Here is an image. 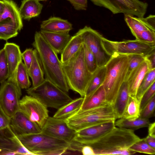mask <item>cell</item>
Here are the masks:
<instances>
[{
    "instance_id": "6da1fadb",
    "label": "cell",
    "mask_w": 155,
    "mask_h": 155,
    "mask_svg": "<svg viewBox=\"0 0 155 155\" xmlns=\"http://www.w3.org/2000/svg\"><path fill=\"white\" fill-rule=\"evenodd\" d=\"M134 130L115 126L105 134L86 145L93 149L94 155L134 154L129 148L140 140Z\"/></svg>"
},
{
    "instance_id": "7a4b0ae2",
    "label": "cell",
    "mask_w": 155,
    "mask_h": 155,
    "mask_svg": "<svg viewBox=\"0 0 155 155\" xmlns=\"http://www.w3.org/2000/svg\"><path fill=\"white\" fill-rule=\"evenodd\" d=\"M32 45L37 51L44 70L45 79L68 93L70 90L62 63L58 53L50 46L39 31H36Z\"/></svg>"
},
{
    "instance_id": "3957f363",
    "label": "cell",
    "mask_w": 155,
    "mask_h": 155,
    "mask_svg": "<svg viewBox=\"0 0 155 155\" xmlns=\"http://www.w3.org/2000/svg\"><path fill=\"white\" fill-rule=\"evenodd\" d=\"M17 137L23 146L33 155H59L66 154L68 150L73 151L72 142L56 139L41 133Z\"/></svg>"
},
{
    "instance_id": "277c9868",
    "label": "cell",
    "mask_w": 155,
    "mask_h": 155,
    "mask_svg": "<svg viewBox=\"0 0 155 155\" xmlns=\"http://www.w3.org/2000/svg\"><path fill=\"white\" fill-rule=\"evenodd\" d=\"M128 55L115 54L105 65L106 73L102 84L107 102L114 105L119 90L125 81L128 66Z\"/></svg>"
},
{
    "instance_id": "5b68a950",
    "label": "cell",
    "mask_w": 155,
    "mask_h": 155,
    "mask_svg": "<svg viewBox=\"0 0 155 155\" xmlns=\"http://www.w3.org/2000/svg\"><path fill=\"white\" fill-rule=\"evenodd\" d=\"M62 65L70 89L84 97L92 74L89 71L85 63L83 45L72 57Z\"/></svg>"
},
{
    "instance_id": "8992f818",
    "label": "cell",
    "mask_w": 155,
    "mask_h": 155,
    "mask_svg": "<svg viewBox=\"0 0 155 155\" xmlns=\"http://www.w3.org/2000/svg\"><path fill=\"white\" fill-rule=\"evenodd\" d=\"M118 119L114 105L107 103L96 108L82 110L65 119L68 125L77 132L84 128L96 124Z\"/></svg>"
},
{
    "instance_id": "52a82bcc",
    "label": "cell",
    "mask_w": 155,
    "mask_h": 155,
    "mask_svg": "<svg viewBox=\"0 0 155 155\" xmlns=\"http://www.w3.org/2000/svg\"><path fill=\"white\" fill-rule=\"evenodd\" d=\"M27 93L39 100L47 108L58 109L73 99L67 93L45 79L38 86L26 90Z\"/></svg>"
},
{
    "instance_id": "ba28073f",
    "label": "cell",
    "mask_w": 155,
    "mask_h": 155,
    "mask_svg": "<svg viewBox=\"0 0 155 155\" xmlns=\"http://www.w3.org/2000/svg\"><path fill=\"white\" fill-rule=\"evenodd\" d=\"M1 84L0 107L11 118L19 110L22 95L21 88L16 79V70L7 80Z\"/></svg>"
},
{
    "instance_id": "9c48e42d",
    "label": "cell",
    "mask_w": 155,
    "mask_h": 155,
    "mask_svg": "<svg viewBox=\"0 0 155 155\" xmlns=\"http://www.w3.org/2000/svg\"><path fill=\"white\" fill-rule=\"evenodd\" d=\"M102 40L105 48L111 55L115 54H137L145 57L155 50V44L145 43L136 39L116 41L103 37Z\"/></svg>"
},
{
    "instance_id": "30bf717a",
    "label": "cell",
    "mask_w": 155,
    "mask_h": 155,
    "mask_svg": "<svg viewBox=\"0 0 155 155\" xmlns=\"http://www.w3.org/2000/svg\"><path fill=\"white\" fill-rule=\"evenodd\" d=\"M76 33L94 55L98 68L106 65L112 57L104 45L102 36L90 27L85 26Z\"/></svg>"
},
{
    "instance_id": "8fae6325",
    "label": "cell",
    "mask_w": 155,
    "mask_h": 155,
    "mask_svg": "<svg viewBox=\"0 0 155 155\" xmlns=\"http://www.w3.org/2000/svg\"><path fill=\"white\" fill-rule=\"evenodd\" d=\"M95 5L105 8L113 14L122 13L143 18L148 4L140 0H90Z\"/></svg>"
},
{
    "instance_id": "7c38bea8",
    "label": "cell",
    "mask_w": 155,
    "mask_h": 155,
    "mask_svg": "<svg viewBox=\"0 0 155 155\" xmlns=\"http://www.w3.org/2000/svg\"><path fill=\"white\" fill-rule=\"evenodd\" d=\"M19 110L41 129L49 117L48 108L38 99L30 95H25L20 99Z\"/></svg>"
},
{
    "instance_id": "4fadbf2b",
    "label": "cell",
    "mask_w": 155,
    "mask_h": 155,
    "mask_svg": "<svg viewBox=\"0 0 155 155\" xmlns=\"http://www.w3.org/2000/svg\"><path fill=\"white\" fill-rule=\"evenodd\" d=\"M65 119L49 116L41 129V133L56 139L72 143L76 131L68 125Z\"/></svg>"
},
{
    "instance_id": "5bb4252c",
    "label": "cell",
    "mask_w": 155,
    "mask_h": 155,
    "mask_svg": "<svg viewBox=\"0 0 155 155\" xmlns=\"http://www.w3.org/2000/svg\"><path fill=\"white\" fill-rule=\"evenodd\" d=\"M115 121L96 124L76 132L73 141L83 145H86L112 130L115 127Z\"/></svg>"
},
{
    "instance_id": "9a60e30c",
    "label": "cell",
    "mask_w": 155,
    "mask_h": 155,
    "mask_svg": "<svg viewBox=\"0 0 155 155\" xmlns=\"http://www.w3.org/2000/svg\"><path fill=\"white\" fill-rule=\"evenodd\" d=\"M9 126L16 136L41 133V129L19 110L10 118Z\"/></svg>"
},
{
    "instance_id": "2e32d148",
    "label": "cell",
    "mask_w": 155,
    "mask_h": 155,
    "mask_svg": "<svg viewBox=\"0 0 155 155\" xmlns=\"http://www.w3.org/2000/svg\"><path fill=\"white\" fill-rule=\"evenodd\" d=\"M0 148L13 155H32L22 145L10 126L0 130Z\"/></svg>"
},
{
    "instance_id": "e0dca14e",
    "label": "cell",
    "mask_w": 155,
    "mask_h": 155,
    "mask_svg": "<svg viewBox=\"0 0 155 155\" xmlns=\"http://www.w3.org/2000/svg\"><path fill=\"white\" fill-rule=\"evenodd\" d=\"M124 15V20L134 36L144 31H155L154 15H150L144 18L135 17L130 15Z\"/></svg>"
},
{
    "instance_id": "ac0fdd59",
    "label": "cell",
    "mask_w": 155,
    "mask_h": 155,
    "mask_svg": "<svg viewBox=\"0 0 155 155\" xmlns=\"http://www.w3.org/2000/svg\"><path fill=\"white\" fill-rule=\"evenodd\" d=\"M39 32L58 54L61 52L71 37L68 31L55 32L41 30Z\"/></svg>"
},
{
    "instance_id": "d6986e66",
    "label": "cell",
    "mask_w": 155,
    "mask_h": 155,
    "mask_svg": "<svg viewBox=\"0 0 155 155\" xmlns=\"http://www.w3.org/2000/svg\"><path fill=\"white\" fill-rule=\"evenodd\" d=\"M150 70L149 63L146 59L132 72L126 81L128 85L130 96L136 97L137 91L141 82Z\"/></svg>"
},
{
    "instance_id": "ffe728a7",
    "label": "cell",
    "mask_w": 155,
    "mask_h": 155,
    "mask_svg": "<svg viewBox=\"0 0 155 155\" xmlns=\"http://www.w3.org/2000/svg\"><path fill=\"white\" fill-rule=\"evenodd\" d=\"M3 48L8 66L9 77L13 74L19 63L22 61L21 53L19 47L14 43L7 42Z\"/></svg>"
},
{
    "instance_id": "44dd1931",
    "label": "cell",
    "mask_w": 155,
    "mask_h": 155,
    "mask_svg": "<svg viewBox=\"0 0 155 155\" xmlns=\"http://www.w3.org/2000/svg\"><path fill=\"white\" fill-rule=\"evenodd\" d=\"M72 28V25L67 20L54 17L42 21L40 25L41 30L51 32H69Z\"/></svg>"
},
{
    "instance_id": "7402d4cb",
    "label": "cell",
    "mask_w": 155,
    "mask_h": 155,
    "mask_svg": "<svg viewBox=\"0 0 155 155\" xmlns=\"http://www.w3.org/2000/svg\"><path fill=\"white\" fill-rule=\"evenodd\" d=\"M5 4L3 13L0 15V21L7 19L11 20L20 31L23 28L22 18L16 4L12 0H2Z\"/></svg>"
},
{
    "instance_id": "603a6c76",
    "label": "cell",
    "mask_w": 155,
    "mask_h": 155,
    "mask_svg": "<svg viewBox=\"0 0 155 155\" xmlns=\"http://www.w3.org/2000/svg\"><path fill=\"white\" fill-rule=\"evenodd\" d=\"M28 71L32 81V87L38 86L45 79L42 65L38 53L35 49H34L32 62Z\"/></svg>"
},
{
    "instance_id": "cb8c5ba5",
    "label": "cell",
    "mask_w": 155,
    "mask_h": 155,
    "mask_svg": "<svg viewBox=\"0 0 155 155\" xmlns=\"http://www.w3.org/2000/svg\"><path fill=\"white\" fill-rule=\"evenodd\" d=\"M105 66L98 68L92 74L87 85L83 104L85 103L91 95L102 85L106 76Z\"/></svg>"
},
{
    "instance_id": "d4e9b609",
    "label": "cell",
    "mask_w": 155,
    "mask_h": 155,
    "mask_svg": "<svg viewBox=\"0 0 155 155\" xmlns=\"http://www.w3.org/2000/svg\"><path fill=\"white\" fill-rule=\"evenodd\" d=\"M43 5L38 0H23L19 11L22 18L29 20L41 13Z\"/></svg>"
},
{
    "instance_id": "484cf974",
    "label": "cell",
    "mask_w": 155,
    "mask_h": 155,
    "mask_svg": "<svg viewBox=\"0 0 155 155\" xmlns=\"http://www.w3.org/2000/svg\"><path fill=\"white\" fill-rule=\"evenodd\" d=\"M83 44L81 38L76 33L71 37L61 53V63H64L69 60L78 51Z\"/></svg>"
},
{
    "instance_id": "4316f807",
    "label": "cell",
    "mask_w": 155,
    "mask_h": 155,
    "mask_svg": "<svg viewBox=\"0 0 155 155\" xmlns=\"http://www.w3.org/2000/svg\"><path fill=\"white\" fill-rule=\"evenodd\" d=\"M129 97V87L127 81L122 85L118 92L114 107L118 119L121 118Z\"/></svg>"
},
{
    "instance_id": "83f0119b",
    "label": "cell",
    "mask_w": 155,
    "mask_h": 155,
    "mask_svg": "<svg viewBox=\"0 0 155 155\" xmlns=\"http://www.w3.org/2000/svg\"><path fill=\"white\" fill-rule=\"evenodd\" d=\"M107 103L105 91L102 85L91 95L87 101L82 104L80 109L86 110L92 109L104 105Z\"/></svg>"
},
{
    "instance_id": "f1b7e54d",
    "label": "cell",
    "mask_w": 155,
    "mask_h": 155,
    "mask_svg": "<svg viewBox=\"0 0 155 155\" xmlns=\"http://www.w3.org/2000/svg\"><path fill=\"white\" fill-rule=\"evenodd\" d=\"M83 101L84 97H82L73 100L58 109L53 117L59 119H66L81 108Z\"/></svg>"
},
{
    "instance_id": "f546056e",
    "label": "cell",
    "mask_w": 155,
    "mask_h": 155,
    "mask_svg": "<svg viewBox=\"0 0 155 155\" xmlns=\"http://www.w3.org/2000/svg\"><path fill=\"white\" fill-rule=\"evenodd\" d=\"M118 119L116 121H115V126L134 130L142 127H148L150 123L149 119H143L140 117L132 120H128L123 118Z\"/></svg>"
},
{
    "instance_id": "4dcf8cb0",
    "label": "cell",
    "mask_w": 155,
    "mask_h": 155,
    "mask_svg": "<svg viewBox=\"0 0 155 155\" xmlns=\"http://www.w3.org/2000/svg\"><path fill=\"white\" fill-rule=\"evenodd\" d=\"M19 31L16 25L10 19L0 21V39L7 40L15 37Z\"/></svg>"
},
{
    "instance_id": "1f68e13d",
    "label": "cell",
    "mask_w": 155,
    "mask_h": 155,
    "mask_svg": "<svg viewBox=\"0 0 155 155\" xmlns=\"http://www.w3.org/2000/svg\"><path fill=\"white\" fill-rule=\"evenodd\" d=\"M140 103L136 97L129 96L128 101L121 118L128 120H134L139 117Z\"/></svg>"
},
{
    "instance_id": "d6a6232c",
    "label": "cell",
    "mask_w": 155,
    "mask_h": 155,
    "mask_svg": "<svg viewBox=\"0 0 155 155\" xmlns=\"http://www.w3.org/2000/svg\"><path fill=\"white\" fill-rule=\"evenodd\" d=\"M155 82V68L150 70L146 74L138 89L136 97L140 102L145 92Z\"/></svg>"
},
{
    "instance_id": "836d02e7",
    "label": "cell",
    "mask_w": 155,
    "mask_h": 155,
    "mask_svg": "<svg viewBox=\"0 0 155 155\" xmlns=\"http://www.w3.org/2000/svg\"><path fill=\"white\" fill-rule=\"evenodd\" d=\"M16 72L17 81L21 88L27 89L29 88L31 83L28 70L22 61L19 64Z\"/></svg>"
},
{
    "instance_id": "e575fe53",
    "label": "cell",
    "mask_w": 155,
    "mask_h": 155,
    "mask_svg": "<svg viewBox=\"0 0 155 155\" xmlns=\"http://www.w3.org/2000/svg\"><path fill=\"white\" fill-rule=\"evenodd\" d=\"M84 60L87 68L91 74L93 73L98 68L95 57L87 46L83 44Z\"/></svg>"
},
{
    "instance_id": "d590c367",
    "label": "cell",
    "mask_w": 155,
    "mask_h": 155,
    "mask_svg": "<svg viewBox=\"0 0 155 155\" xmlns=\"http://www.w3.org/2000/svg\"><path fill=\"white\" fill-rule=\"evenodd\" d=\"M129 149L136 153L138 152L151 155L155 154V149L149 145L145 140L144 138L141 139L131 147Z\"/></svg>"
},
{
    "instance_id": "8d00e7d4",
    "label": "cell",
    "mask_w": 155,
    "mask_h": 155,
    "mask_svg": "<svg viewBox=\"0 0 155 155\" xmlns=\"http://www.w3.org/2000/svg\"><path fill=\"white\" fill-rule=\"evenodd\" d=\"M9 71L4 48L0 51V83L4 82L9 77Z\"/></svg>"
},
{
    "instance_id": "74e56055",
    "label": "cell",
    "mask_w": 155,
    "mask_h": 155,
    "mask_svg": "<svg viewBox=\"0 0 155 155\" xmlns=\"http://www.w3.org/2000/svg\"><path fill=\"white\" fill-rule=\"evenodd\" d=\"M128 57V66L125 81L128 78L132 72L140 64L146 60L145 57L139 55L130 54Z\"/></svg>"
},
{
    "instance_id": "f35d334b",
    "label": "cell",
    "mask_w": 155,
    "mask_h": 155,
    "mask_svg": "<svg viewBox=\"0 0 155 155\" xmlns=\"http://www.w3.org/2000/svg\"><path fill=\"white\" fill-rule=\"evenodd\" d=\"M155 108V95H154L141 110L139 117L149 119L154 115Z\"/></svg>"
},
{
    "instance_id": "ab89813d",
    "label": "cell",
    "mask_w": 155,
    "mask_h": 155,
    "mask_svg": "<svg viewBox=\"0 0 155 155\" xmlns=\"http://www.w3.org/2000/svg\"><path fill=\"white\" fill-rule=\"evenodd\" d=\"M136 39L150 44H155V31L147 30L138 33L134 36Z\"/></svg>"
},
{
    "instance_id": "60d3db41",
    "label": "cell",
    "mask_w": 155,
    "mask_h": 155,
    "mask_svg": "<svg viewBox=\"0 0 155 155\" xmlns=\"http://www.w3.org/2000/svg\"><path fill=\"white\" fill-rule=\"evenodd\" d=\"M155 94V82L143 94L140 102V110L144 107Z\"/></svg>"
},
{
    "instance_id": "b9f144b4",
    "label": "cell",
    "mask_w": 155,
    "mask_h": 155,
    "mask_svg": "<svg viewBox=\"0 0 155 155\" xmlns=\"http://www.w3.org/2000/svg\"><path fill=\"white\" fill-rule=\"evenodd\" d=\"M34 50L32 48H27L22 53L21 56L24 60V64L28 70L30 68L33 60Z\"/></svg>"
},
{
    "instance_id": "7bdbcfd3",
    "label": "cell",
    "mask_w": 155,
    "mask_h": 155,
    "mask_svg": "<svg viewBox=\"0 0 155 155\" xmlns=\"http://www.w3.org/2000/svg\"><path fill=\"white\" fill-rule=\"evenodd\" d=\"M10 118L0 107V130L9 126Z\"/></svg>"
},
{
    "instance_id": "ee69618b",
    "label": "cell",
    "mask_w": 155,
    "mask_h": 155,
    "mask_svg": "<svg viewBox=\"0 0 155 155\" xmlns=\"http://www.w3.org/2000/svg\"><path fill=\"white\" fill-rule=\"evenodd\" d=\"M76 10H86L87 7V0H67Z\"/></svg>"
},
{
    "instance_id": "f6af8a7d",
    "label": "cell",
    "mask_w": 155,
    "mask_h": 155,
    "mask_svg": "<svg viewBox=\"0 0 155 155\" xmlns=\"http://www.w3.org/2000/svg\"><path fill=\"white\" fill-rule=\"evenodd\" d=\"M148 61L150 70L155 68V52L153 51L145 57Z\"/></svg>"
},
{
    "instance_id": "bcb514c9",
    "label": "cell",
    "mask_w": 155,
    "mask_h": 155,
    "mask_svg": "<svg viewBox=\"0 0 155 155\" xmlns=\"http://www.w3.org/2000/svg\"><path fill=\"white\" fill-rule=\"evenodd\" d=\"M81 152L84 155H94L92 148L88 145H83L81 148Z\"/></svg>"
},
{
    "instance_id": "7dc6e473",
    "label": "cell",
    "mask_w": 155,
    "mask_h": 155,
    "mask_svg": "<svg viewBox=\"0 0 155 155\" xmlns=\"http://www.w3.org/2000/svg\"><path fill=\"white\" fill-rule=\"evenodd\" d=\"M144 139L149 145L155 149V137L148 135Z\"/></svg>"
},
{
    "instance_id": "c3c4849f",
    "label": "cell",
    "mask_w": 155,
    "mask_h": 155,
    "mask_svg": "<svg viewBox=\"0 0 155 155\" xmlns=\"http://www.w3.org/2000/svg\"><path fill=\"white\" fill-rule=\"evenodd\" d=\"M148 135L155 137V122L150 123L148 126Z\"/></svg>"
},
{
    "instance_id": "681fc988",
    "label": "cell",
    "mask_w": 155,
    "mask_h": 155,
    "mask_svg": "<svg viewBox=\"0 0 155 155\" xmlns=\"http://www.w3.org/2000/svg\"><path fill=\"white\" fill-rule=\"evenodd\" d=\"M5 8V4L2 0H0V15L3 12Z\"/></svg>"
},
{
    "instance_id": "f907efd6",
    "label": "cell",
    "mask_w": 155,
    "mask_h": 155,
    "mask_svg": "<svg viewBox=\"0 0 155 155\" xmlns=\"http://www.w3.org/2000/svg\"><path fill=\"white\" fill-rule=\"evenodd\" d=\"M38 1H46V0H38Z\"/></svg>"
}]
</instances>
